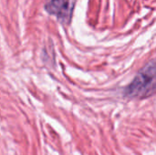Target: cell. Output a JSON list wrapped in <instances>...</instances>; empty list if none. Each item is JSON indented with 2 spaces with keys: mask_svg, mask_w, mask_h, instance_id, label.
<instances>
[{
  "mask_svg": "<svg viewBox=\"0 0 156 155\" xmlns=\"http://www.w3.org/2000/svg\"><path fill=\"white\" fill-rule=\"evenodd\" d=\"M156 93V58L148 62L124 90V95L132 99H145Z\"/></svg>",
  "mask_w": 156,
  "mask_h": 155,
  "instance_id": "6da1fadb",
  "label": "cell"
},
{
  "mask_svg": "<svg viewBox=\"0 0 156 155\" xmlns=\"http://www.w3.org/2000/svg\"><path fill=\"white\" fill-rule=\"evenodd\" d=\"M45 10L53 16H56L61 22L69 23L72 16L73 5L69 0H47Z\"/></svg>",
  "mask_w": 156,
  "mask_h": 155,
  "instance_id": "7a4b0ae2",
  "label": "cell"
}]
</instances>
